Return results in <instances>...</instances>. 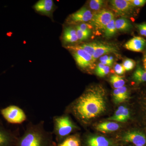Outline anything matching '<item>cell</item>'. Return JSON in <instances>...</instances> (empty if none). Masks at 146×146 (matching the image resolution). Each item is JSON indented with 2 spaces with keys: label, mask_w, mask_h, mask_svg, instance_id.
Returning a JSON list of instances; mask_svg holds the SVG:
<instances>
[{
  "label": "cell",
  "mask_w": 146,
  "mask_h": 146,
  "mask_svg": "<svg viewBox=\"0 0 146 146\" xmlns=\"http://www.w3.org/2000/svg\"><path fill=\"white\" fill-rule=\"evenodd\" d=\"M106 109V93L100 85L89 87L68 107L82 123H86L104 113Z\"/></svg>",
  "instance_id": "1"
},
{
  "label": "cell",
  "mask_w": 146,
  "mask_h": 146,
  "mask_svg": "<svg viewBox=\"0 0 146 146\" xmlns=\"http://www.w3.org/2000/svg\"><path fill=\"white\" fill-rule=\"evenodd\" d=\"M44 121L36 124L29 123L23 136L18 138L16 146H55L53 133L45 129Z\"/></svg>",
  "instance_id": "2"
},
{
  "label": "cell",
  "mask_w": 146,
  "mask_h": 146,
  "mask_svg": "<svg viewBox=\"0 0 146 146\" xmlns=\"http://www.w3.org/2000/svg\"><path fill=\"white\" fill-rule=\"evenodd\" d=\"M53 131L52 132L56 136L57 141H63L70 136L74 131L78 129V127L68 115L54 116L53 118Z\"/></svg>",
  "instance_id": "3"
},
{
  "label": "cell",
  "mask_w": 146,
  "mask_h": 146,
  "mask_svg": "<svg viewBox=\"0 0 146 146\" xmlns=\"http://www.w3.org/2000/svg\"><path fill=\"white\" fill-rule=\"evenodd\" d=\"M3 117L9 123L19 124L26 121L27 115L23 109L15 105H10L0 110Z\"/></svg>",
  "instance_id": "4"
},
{
  "label": "cell",
  "mask_w": 146,
  "mask_h": 146,
  "mask_svg": "<svg viewBox=\"0 0 146 146\" xmlns=\"http://www.w3.org/2000/svg\"><path fill=\"white\" fill-rule=\"evenodd\" d=\"M78 65L83 70L94 68V61L92 56L78 46H69Z\"/></svg>",
  "instance_id": "5"
},
{
  "label": "cell",
  "mask_w": 146,
  "mask_h": 146,
  "mask_svg": "<svg viewBox=\"0 0 146 146\" xmlns=\"http://www.w3.org/2000/svg\"><path fill=\"white\" fill-rule=\"evenodd\" d=\"M114 14L110 11L103 9L93 15L91 24L96 30L104 31L110 22L114 19Z\"/></svg>",
  "instance_id": "6"
},
{
  "label": "cell",
  "mask_w": 146,
  "mask_h": 146,
  "mask_svg": "<svg viewBox=\"0 0 146 146\" xmlns=\"http://www.w3.org/2000/svg\"><path fill=\"white\" fill-rule=\"evenodd\" d=\"M110 4L116 13L123 16L129 14L134 7L130 1L127 0H112L110 1Z\"/></svg>",
  "instance_id": "7"
},
{
  "label": "cell",
  "mask_w": 146,
  "mask_h": 146,
  "mask_svg": "<svg viewBox=\"0 0 146 146\" xmlns=\"http://www.w3.org/2000/svg\"><path fill=\"white\" fill-rule=\"evenodd\" d=\"M93 15L91 11L83 7L71 14L69 17V21L71 23L89 22L92 20Z\"/></svg>",
  "instance_id": "8"
},
{
  "label": "cell",
  "mask_w": 146,
  "mask_h": 146,
  "mask_svg": "<svg viewBox=\"0 0 146 146\" xmlns=\"http://www.w3.org/2000/svg\"><path fill=\"white\" fill-rule=\"evenodd\" d=\"M15 133L0 124V146H11L16 143L18 138Z\"/></svg>",
  "instance_id": "9"
},
{
  "label": "cell",
  "mask_w": 146,
  "mask_h": 146,
  "mask_svg": "<svg viewBox=\"0 0 146 146\" xmlns=\"http://www.w3.org/2000/svg\"><path fill=\"white\" fill-rule=\"evenodd\" d=\"M123 141L132 143L136 146H145L146 144V136L138 131H130L126 133L123 137Z\"/></svg>",
  "instance_id": "10"
},
{
  "label": "cell",
  "mask_w": 146,
  "mask_h": 146,
  "mask_svg": "<svg viewBox=\"0 0 146 146\" xmlns=\"http://www.w3.org/2000/svg\"><path fill=\"white\" fill-rule=\"evenodd\" d=\"M117 48L111 44L97 42L96 47L93 55V58L94 61L97 58L106 54L117 53L118 52Z\"/></svg>",
  "instance_id": "11"
},
{
  "label": "cell",
  "mask_w": 146,
  "mask_h": 146,
  "mask_svg": "<svg viewBox=\"0 0 146 146\" xmlns=\"http://www.w3.org/2000/svg\"><path fill=\"white\" fill-rule=\"evenodd\" d=\"M146 45V40L141 36H134L125 44L124 47L127 49L135 52H141Z\"/></svg>",
  "instance_id": "12"
},
{
  "label": "cell",
  "mask_w": 146,
  "mask_h": 146,
  "mask_svg": "<svg viewBox=\"0 0 146 146\" xmlns=\"http://www.w3.org/2000/svg\"><path fill=\"white\" fill-rule=\"evenodd\" d=\"M54 7V3L52 0H40L34 6V9L36 11L48 16L51 15Z\"/></svg>",
  "instance_id": "13"
},
{
  "label": "cell",
  "mask_w": 146,
  "mask_h": 146,
  "mask_svg": "<svg viewBox=\"0 0 146 146\" xmlns=\"http://www.w3.org/2000/svg\"><path fill=\"white\" fill-rule=\"evenodd\" d=\"M130 117L129 110L126 106H122L118 108L114 115L107 119L119 122H125L129 119Z\"/></svg>",
  "instance_id": "14"
},
{
  "label": "cell",
  "mask_w": 146,
  "mask_h": 146,
  "mask_svg": "<svg viewBox=\"0 0 146 146\" xmlns=\"http://www.w3.org/2000/svg\"><path fill=\"white\" fill-rule=\"evenodd\" d=\"M87 146H111L112 142L104 136H89L86 139Z\"/></svg>",
  "instance_id": "15"
},
{
  "label": "cell",
  "mask_w": 146,
  "mask_h": 146,
  "mask_svg": "<svg viewBox=\"0 0 146 146\" xmlns=\"http://www.w3.org/2000/svg\"><path fill=\"white\" fill-rule=\"evenodd\" d=\"M113 100L116 104H119L126 101L129 98L127 88L125 86L115 89L112 93Z\"/></svg>",
  "instance_id": "16"
},
{
  "label": "cell",
  "mask_w": 146,
  "mask_h": 146,
  "mask_svg": "<svg viewBox=\"0 0 146 146\" xmlns=\"http://www.w3.org/2000/svg\"><path fill=\"white\" fill-rule=\"evenodd\" d=\"M120 125L115 121H105L100 123L96 126V130L103 133L114 132L118 130Z\"/></svg>",
  "instance_id": "17"
},
{
  "label": "cell",
  "mask_w": 146,
  "mask_h": 146,
  "mask_svg": "<svg viewBox=\"0 0 146 146\" xmlns=\"http://www.w3.org/2000/svg\"><path fill=\"white\" fill-rule=\"evenodd\" d=\"M63 39L67 43H74L78 40L76 29L71 27L65 28L63 31Z\"/></svg>",
  "instance_id": "18"
},
{
  "label": "cell",
  "mask_w": 146,
  "mask_h": 146,
  "mask_svg": "<svg viewBox=\"0 0 146 146\" xmlns=\"http://www.w3.org/2000/svg\"><path fill=\"white\" fill-rule=\"evenodd\" d=\"M115 24L117 30L121 31H129L132 28L130 21L125 18H121L115 20Z\"/></svg>",
  "instance_id": "19"
},
{
  "label": "cell",
  "mask_w": 146,
  "mask_h": 146,
  "mask_svg": "<svg viewBox=\"0 0 146 146\" xmlns=\"http://www.w3.org/2000/svg\"><path fill=\"white\" fill-rule=\"evenodd\" d=\"M58 146H81L80 138L78 134L71 135L61 141Z\"/></svg>",
  "instance_id": "20"
},
{
  "label": "cell",
  "mask_w": 146,
  "mask_h": 146,
  "mask_svg": "<svg viewBox=\"0 0 146 146\" xmlns=\"http://www.w3.org/2000/svg\"><path fill=\"white\" fill-rule=\"evenodd\" d=\"M133 78L134 81L138 83L146 82V71L141 67H138L133 73Z\"/></svg>",
  "instance_id": "21"
},
{
  "label": "cell",
  "mask_w": 146,
  "mask_h": 146,
  "mask_svg": "<svg viewBox=\"0 0 146 146\" xmlns=\"http://www.w3.org/2000/svg\"><path fill=\"white\" fill-rule=\"evenodd\" d=\"M110 82L115 89H118L124 86L125 81L120 76L118 75H112L110 78Z\"/></svg>",
  "instance_id": "22"
},
{
  "label": "cell",
  "mask_w": 146,
  "mask_h": 146,
  "mask_svg": "<svg viewBox=\"0 0 146 146\" xmlns=\"http://www.w3.org/2000/svg\"><path fill=\"white\" fill-rule=\"evenodd\" d=\"M115 19H113L108 24L105 29L104 35L107 38L112 37L116 33L117 29L115 26Z\"/></svg>",
  "instance_id": "23"
},
{
  "label": "cell",
  "mask_w": 146,
  "mask_h": 146,
  "mask_svg": "<svg viewBox=\"0 0 146 146\" xmlns=\"http://www.w3.org/2000/svg\"><path fill=\"white\" fill-rule=\"evenodd\" d=\"M110 68L109 66L100 63L96 68V72L97 75L100 77H104L109 73Z\"/></svg>",
  "instance_id": "24"
},
{
  "label": "cell",
  "mask_w": 146,
  "mask_h": 146,
  "mask_svg": "<svg viewBox=\"0 0 146 146\" xmlns=\"http://www.w3.org/2000/svg\"><path fill=\"white\" fill-rule=\"evenodd\" d=\"M96 42H91V43H86L83 44L78 45L79 46L85 50L89 55L93 57V55L96 47Z\"/></svg>",
  "instance_id": "25"
},
{
  "label": "cell",
  "mask_w": 146,
  "mask_h": 146,
  "mask_svg": "<svg viewBox=\"0 0 146 146\" xmlns=\"http://www.w3.org/2000/svg\"><path fill=\"white\" fill-rule=\"evenodd\" d=\"M105 1L102 0H91L89 2V7L91 9L99 11L104 6Z\"/></svg>",
  "instance_id": "26"
},
{
  "label": "cell",
  "mask_w": 146,
  "mask_h": 146,
  "mask_svg": "<svg viewBox=\"0 0 146 146\" xmlns=\"http://www.w3.org/2000/svg\"><path fill=\"white\" fill-rule=\"evenodd\" d=\"M125 71L131 70L136 65V62L134 60L129 58H127L123 61L122 64Z\"/></svg>",
  "instance_id": "27"
},
{
  "label": "cell",
  "mask_w": 146,
  "mask_h": 146,
  "mask_svg": "<svg viewBox=\"0 0 146 146\" xmlns=\"http://www.w3.org/2000/svg\"><path fill=\"white\" fill-rule=\"evenodd\" d=\"M76 31L77 35L78 38V40L80 41H83L88 39L89 36L91 35V34L87 33L84 32L81 30L78 27H76Z\"/></svg>",
  "instance_id": "28"
},
{
  "label": "cell",
  "mask_w": 146,
  "mask_h": 146,
  "mask_svg": "<svg viewBox=\"0 0 146 146\" xmlns=\"http://www.w3.org/2000/svg\"><path fill=\"white\" fill-rule=\"evenodd\" d=\"M114 70L118 75L123 74L125 72L122 64H119V63H117L115 65L114 67Z\"/></svg>",
  "instance_id": "29"
},
{
  "label": "cell",
  "mask_w": 146,
  "mask_h": 146,
  "mask_svg": "<svg viewBox=\"0 0 146 146\" xmlns=\"http://www.w3.org/2000/svg\"><path fill=\"white\" fill-rule=\"evenodd\" d=\"M77 26L82 31L91 34V27L87 24L82 23L79 25Z\"/></svg>",
  "instance_id": "30"
},
{
  "label": "cell",
  "mask_w": 146,
  "mask_h": 146,
  "mask_svg": "<svg viewBox=\"0 0 146 146\" xmlns=\"http://www.w3.org/2000/svg\"><path fill=\"white\" fill-rule=\"evenodd\" d=\"M129 1L133 7L143 6L146 3V0H132Z\"/></svg>",
  "instance_id": "31"
},
{
  "label": "cell",
  "mask_w": 146,
  "mask_h": 146,
  "mask_svg": "<svg viewBox=\"0 0 146 146\" xmlns=\"http://www.w3.org/2000/svg\"><path fill=\"white\" fill-rule=\"evenodd\" d=\"M140 34L146 36V23L139 24L137 25Z\"/></svg>",
  "instance_id": "32"
},
{
  "label": "cell",
  "mask_w": 146,
  "mask_h": 146,
  "mask_svg": "<svg viewBox=\"0 0 146 146\" xmlns=\"http://www.w3.org/2000/svg\"><path fill=\"white\" fill-rule=\"evenodd\" d=\"M101 63L106 66H112L113 64V61H110L109 60H103V61H100Z\"/></svg>",
  "instance_id": "33"
},
{
  "label": "cell",
  "mask_w": 146,
  "mask_h": 146,
  "mask_svg": "<svg viewBox=\"0 0 146 146\" xmlns=\"http://www.w3.org/2000/svg\"><path fill=\"white\" fill-rule=\"evenodd\" d=\"M109 56L107 55H105L104 56H102L100 58V61H103V60H109Z\"/></svg>",
  "instance_id": "34"
},
{
  "label": "cell",
  "mask_w": 146,
  "mask_h": 146,
  "mask_svg": "<svg viewBox=\"0 0 146 146\" xmlns=\"http://www.w3.org/2000/svg\"><path fill=\"white\" fill-rule=\"evenodd\" d=\"M143 109L144 115H145V119L146 122V99L145 100V102H144Z\"/></svg>",
  "instance_id": "35"
},
{
  "label": "cell",
  "mask_w": 146,
  "mask_h": 146,
  "mask_svg": "<svg viewBox=\"0 0 146 146\" xmlns=\"http://www.w3.org/2000/svg\"><path fill=\"white\" fill-rule=\"evenodd\" d=\"M143 66L145 70L146 71V54L144 56L143 60Z\"/></svg>",
  "instance_id": "36"
},
{
  "label": "cell",
  "mask_w": 146,
  "mask_h": 146,
  "mask_svg": "<svg viewBox=\"0 0 146 146\" xmlns=\"http://www.w3.org/2000/svg\"><path fill=\"white\" fill-rule=\"evenodd\" d=\"M3 123L2 122L1 120L0 119V124H2Z\"/></svg>",
  "instance_id": "37"
},
{
  "label": "cell",
  "mask_w": 146,
  "mask_h": 146,
  "mask_svg": "<svg viewBox=\"0 0 146 146\" xmlns=\"http://www.w3.org/2000/svg\"></svg>",
  "instance_id": "38"
}]
</instances>
